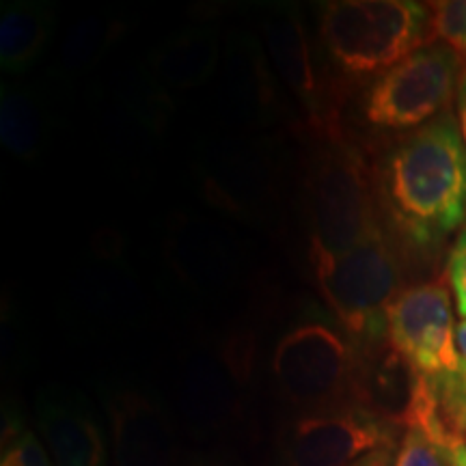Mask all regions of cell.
I'll return each mask as SVG.
<instances>
[{
	"label": "cell",
	"instance_id": "5",
	"mask_svg": "<svg viewBox=\"0 0 466 466\" xmlns=\"http://www.w3.org/2000/svg\"><path fill=\"white\" fill-rule=\"evenodd\" d=\"M462 61L442 44H428L374 78L360 113L378 130H419L447 113L462 78Z\"/></svg>",
	"mask_w": 466,
	"mask_h": 466
},
{
	"label": "cell",
	"instance_id": "20",
	"mask_svg": "<svg viewBox=\"0 0 466 466\" xmlns=\"http://www.w3.org/2000/svg\"><path fill=\"white\" fill-rule=\"evenodd\" d=\"M350 466H395V447H384V450L367 453Z\"/></svg>",
	"mask_w": 466,
	"mask_h": 466
},
{
	"label": "cell",
	"instance_id": "21",
	"mask_svg": "<svg viewBox=\"0 0 466 466\" xmlns=\"http://www.w3.org/2000/svg\"><path fill=\"white\" fill-rule=\"evenodd\" d=\"M456 106H458V126L460 134H462V141L466 145V69L462 72L458 85V96H456Z\"/></svg>",
	"mask_w": 466,
	"mask_h": 466
},
{
	"label": "cell",
	"instance_id": "8",
	"mask_svg": "<svg viewBox=\"0 0 466 466\" xmlns=\"http://www.w3.org/2000/svg\"><path fill=\"white\" fill-rule=\"evenodd\" d=\"M395 428L359 404H341L302 415L283 442L285 466H350L367 453L395 447Z\"/></svg>",
	"mask_w": 466,
	"mask_h": 466
},
{
	"label": "cell",
	"instance_id": "15",
	"mask_svg": "<svg viewBox=\"0 0 466 466\" xmlns=\"http://www.w3.org/2000/svg\"><path fill=\"white\" fill-rule=\"evenodd\" d=\"M451 447L434 439L419 425H408L395 451V466H451Z\"/></svg>",
	"mask_w": 466,
	"mask_h": 466
},
{
	"label": "cell",
	"instance_id": "14",
	"mask_svg": "<svg viewBox=\"0 0 466 466\" xmlns=\"http://www.w3.org/2000/svg\"><path fill=\"white\" fill-rule=\"evenodd\" d=\"M44 110L31 93L3 85L0 96V138L5 149L22 160H31L44 145Z\"/></svg>",
	"mask_w": 466,
	"mask_h": 466
},
{
	"label": "cell",
	"instance_id": "16",
	"mask_svg": "<svg viewBox=\"0 0 466 466\" xmlns=\"http://www.w3.org/2000/svg\"><path fill=\"white\" fill-rule=\"evenodd\" d=\"M432 14V42H439L466 61V0L428 3Z\"/></svg>",
	"mask_w": 466,
	"mask_h": 466
},
{
	"label": "cell",
	"instance_id": "24",
	"mask_svg": "<svg viewBox=\"0 0 466 466\" xmlns=\"http://www.w3.org/2000/svg\"><path fill=\"white\" fill-rule=\"evenodd\" d=\"M179 466H208V464L199 462V460H192V462H186V464H179Z\"/></svg>",
	"mask_w": 466,
	"mask_h": 466
},
{
	"label": "cell",
	"instance_id": "10",
	"mask_svg": "<svg viewBox=\"0 0 466 466\" xmlns=\"http://www.w3.org/2000/svg\"><path fill=\"white\" fill-rule=\"evenodd\" d=\"M218 66V33L214 28L195 26L175 33L156 52V80L168 91L184 93L208 83Z\"/></svg>",
	"mask_w": 466,
	"mask_h": 466
},
{
	"label": "cell",
	"instance_id": "1",
	"mask_svg": "<svg viewBox=\"0 0 466 466\" xmlns=\"http://www.w3.org/2000/svg\"><path fill=\"white\" fill-rule=\"evenodd\" d=\"M378 203L408 242L434 247L466 225V145L445 113L384 151L376 173Z\"/></svg>",
	"mask_w": 466,
	"mask_h": 466
},
{
	"label": "cell",
	"instance_id": "17",
	"mask_svg": "<svg viewBox=\"0 0 466 466\" xmlns=\"http://www.w3.org/2000/svg\"><path fill=\"white\" fill-rule=\"evenodd\" d=\"M432 387L439 398L441 415L445 419L447 428L456 439L464 441L466 434V382L460 380L458 376L439 378L432 380Z\"/></svg>",
	"mask_w": 466,
	"mask_h": 466
},
{
	"label": "cell",
	"instance_id": "4",
	"mask_svg": "<svg viewBox=\"0 0 466 466\" xmlns=\"http://www.w3.org/2000/svg\"><path fill=\"white\" fill-rule=\"evenodd\" d=\"M319 296L329 305L354 348L387 339V313L398 299L401 266L387 233L346 253L309 250Z\"/></svg>",
	"mask_w": 466,
	"mask_h": 466
},
{
	"label": "cell",
	"instance_id": "3",
	"mask_svg": "<svg viewBox=\"0 0 466 466\" xmlns=\"http://www.w3.org/2000/svg\"><path fill=\"white\" fill-rule=\"evenodd\" d=\"M305 199L311 248L346 253L384 231L378 218L374 173L341 132L318 137Z\"/></svg>",
	"mask_w": 466,
	"mask_h": 466
},
{
	"label": "cell",
	"instance_id": "7",
	"mask_svg": "<svg viewBox=\"0 0 466 466\" xmlns=\"http://www.w3.org/2000/svg\"><path fill=\"white\" fill-rule=\"evenodd\" d=\"M450 289L439 281L400 291L387 313V339L417 374L451 378L460 374V354Z\"/></svg>",
	"mask_w": 466,
	"mask_h": 466
},
{
	"label": "cell",
	"instance_id": "12",
	"mask_svg": "<svg viewBox=\"0 0 466 466\" xmlns=\"http://www.w3.org/2000/svg\"><path fill=\"white\" fill-rule=\"evenodd\" d=\"M39 430L55 466H104L106 447L97 425L67 406H44Z\"/></svg>",
	"mask_w": 466,
	"mask_h": 466
},
{
	"label": "cell",
	"instance_id": "22",
	"mask_svg": "<svg viewBox=\"0 0 466 466\" xmlns=\"http://www.w3.org/2000/svg\"><path fill=\"white\" fill-rule=\"evenodd\" d=\"M456 343H458V354H460V374L458 378L466 382V318L458 324L456 329Z\"/></svg>",
	"mask_w": 466,
	"mask_h": 466
},
{
	"label": "cell",
	"instance_id": "2",
	"mask_svg": "<svg viewBox=\"0 0 466 466\" xmlns=\"http://www.w3.org/2000/svg\"><path fill=\"white\" fill-rule=\"evenodd\" d=\"M319 35L337 69L378 78L432 44V14L412 0H333L319 9Z\"/></svg>",
	"mask_w": 466,
	"mask_h": 466
},
{
	"label": "cell",
	"instance_id": "11",
	"mask_svg": "<svg viewBox=\"0 0 466 466\" xmlns=\"http://www.w3.org/2000/svg\"><path fill=\"white\" fill-rule=\"evenodd\" d=\"M115 436L121 466H171V434L147 401L124 398L116 404Z\"/></svg>",
	"mask_w": 466,
	"mask_h": 466
},
{
	"label": "cell",
	"instance_id": "19",
	"mask_svg": "<svg viewBox=\"0 0 466 466\" xmlns=\"http://www.w3.org/2000/svg\"><path fill=\"white\" fill-rule=\"evenodd\" d=\"M447 279H450L456 309L466 318V227L460 231L458 240L453 242L450 259H447Z\"/></svg>",
	"mask_w": 466,
	"mask_h": 466
},
{
	"label": "cell",
	"instance_id": "23",
	"mask_svg": "<svg viewBox=\"0 0 466 466\" xmlns=\"http://www.w3.org/2000/svg\"><path fill=\"white\" fill-rule=\"evenodd\" d=\"M451 466H466V442H458L450 451Z\"/></svg>",
	"mask_w": 466,
	"mask_h": 466
},
{
	"label": "cell",
	"instance_id": "6",
	"mask_svg": "<svg viewBox=\"0 0 466 466\" xmlns=\"http://www.w3.org/2000/svg\"><path fill=\"white\" fill-rule=\"evenodd\" d=\"M357 365L359 350L350 337L322 319L296 324L272 354V374L285 398L316 410L341 406L352 395Z\"/></svg>",
	"mask_w": 466,
	"mask_h": 466
},
{
	"label": "cell",
	"instance_id": "13",
	"mask_svg": "<svg viewBox=\"0 0 466 466\" xmlns=\"http://www.w3.org/2000/svg\"><path fill=\"white\" fill-rule=\"evenodd\" d=\"M55 31V11L44 3H7L0 11V66L17 74L31 67Z\"/></svg>",
	"mask_w": 466,
	"mask_h": 466
},
{
	"label": "cell",
	"instance_id": "9",
	"mask_svg": "<svg viewBox=\"0 0 466 466\" xmlns=\"http://www.w3.org/2000/svg\"><path fill=\"white\" fill-rule=\"evenodd\" d=\"M266 44L272 66L305 110L309 126L313 127L316 137H329V134L339 132L335 96H330L329 86L322 80L316 63V52L309 42L300 17L294 11H288V14L268 20Z\"/></svg>",
	"mask_w": 466,
	"mask_h": 466
},
{
	"label": "cell",
	"instance_id": "18",
	"mask_svg": "<svg viewBox=\"0 0 466 466\" xmlns=\"http://www.w3.org/2000/svg\"><path fill=\"white\" fill-rule=\"evenodd\" d=\"M0 466H55L33 432L11 434L3 447V462Z\"/></svg>",
	"mask_w": 466,
	"mask_h": 466
}]
</instances>
